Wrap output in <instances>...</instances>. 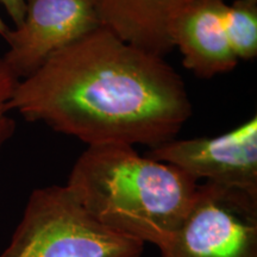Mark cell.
<instances>
[{
	"mask_svg": "<svg viewBox=\"0 0 257 257\" xmlns=\"http://www.w3.org/2000/svg\"><path fill=\"white\" fill-rule=\"evenodd\" d=\"M9 107L87 147L150 149L176 138L193 113L184 79L165 57L101 25L19 80Z\"/></svg>",
	"mask_w": 257,
	"mask_h": 257,
	"instance_id": "cell-1",
	"label": "cell"
},
{
	"mask_svg": "<svg viewBox=\"0 0 257 257\" xmlns=\"http://www.w3.org/2000/svg\"><path fill=\"white\" fill-rule=\"evenodd\" d=\"M198 185L175 166L117 143L88 146L66 186L96 220L160 249L187 216Z\"/></svg>",
	"mask_w": 257,
	"mask_h": 257,
	"instance_id": "cell-2",
	"label": "cell"
},
{
	"mask_svg": "<svg viewBox=\"0 0 257 257\" xmlns=\"http://www.w3.org/2000/svg\"><path fill=\"white\" fill-rule=\"evenodd\" d=\"M144 243L110 229L67 186L35 189L0 257H141Z\"/></svg>",
	"mask_w": 257,
	"mask_h": 257,
	"instance_id": "cell-3",
	"label": "cell"
},
{
	"mask_svg": "<svg viewBox=\"0 0 257 257\" xmlns=\"http://www.w3.org/2000/svg\"><path fill=\"white\" fill-rule=\"evenodd\" d=\"M161 257H257V194L199 184L191 210Z\"/></svg>",
	"mask_w": 257,
	"mask_h": 257,
	"instance_id": "cell-4",
	"label": "cell"
},
{
	"mask_svg": "<svg viewBox=\"0 0 257 257\" xmlns=\"http://www.w3.org/2000/svg\"><path fill=\"white\" fill-rule=\"evenodd\" d=\"M99 27L95 0H25L24 18L10 29L3 59L16 78L25 79L51 55Z\"/></svg>",
	"mask_w": 257,
	"mask_h": 257,
	"instance_id": "cell-5",
	"label": "cell"
},
{
	"mask_svg": "<svg viewBox=\"0 0 257 257\" xmlns=\"http://www.w3.org/2000/svg\"><path fill=\"white\" fill-rule=\"evenodd\" d=\"M146 156L175 166L198 182L257 194V117L219 136L174 138Z\"/></svg>",
	"mask_w": 257,
	"mask_h": 257,
	"instance_id": "cell-6",
	"label": "cell"
},
{
	"mask_svg": "<svg viewBox=\"0 0 257 257\" xmlns=\"http://www.w3.org/2000/svg\"><path fill=\"white\" fill-rule=\"evenodd\" d=\"M202 0H95L100 25L128 44L161 57L174 50L173 29Z\"/></svg>",
	"mask_w": 257,
	"mask_h": 257,
	"instance_id": "cell-7",
	"label": "cell"
},
{
	"mask_svg": "<svg viewBox=\"0 0 257 257\" xmlns=\"http://www.w3.org/2000/svg\"><path fill=\"white\" fill-rule=\"evenodd\" d=\"M225 0H202L189 9L173 29V44L185 68L201 79L233 70L238 59L224 29Z\"/></svg>",
	"mask_w": 257,
	"mask_h": 257,
	"instance_id": "cell-8",
	"label": "cell"
},
{
	"mask_svg": "<svg viewBox=\"0 0 257 257\" xmlns=\"http://www.w3.org/2000/svg\"><path fill=\"white\" fill-rule=\"evenodd\" d=\"M224 29L237 59H255L257 56V0H234L231 5H226Z\"/></svg>",
	"mask_w": 257,
	"mask_h": 257,
	"instance_id": "cell-9",
	"label": "cell"
},
{
	"mask_svg": "<svg viewBox=\"0 0 257 257\" xmlns=\"http://www.w3.org/2000/svg\"><path fill=\"white\" fill-rule=\"evenodd\" d=\"M18 82L19 80L10 70L3 55H0V155L17 128V123L10 115L9 104Z\"/></svg>",
	"mask_w": 257,
	"mask_h": 257,
	"instance_id": "cell-10",
	"label": "cell"
},
{
	"mask_svg": "<svg viewBox=\"0 0 257 257\" xmlns=\"http://www.w3.org/2000/svg\"><path fill=\"white\" fill-rule=\"evenodd\" d=\"M0 4L5 8L15 27H18L25 15V0H0Z\"/></svg>",
	"mask_w": 257,
	"mask_h": 257,
	"instance_id": "cell-11",
	"label": "cell"
},
{
	"mask_svg": "<svg viewBox=\"0 0 257 257\" xmlns=\"http://www.w3.org/2000/svg\"><path fill=\"white\" fill-rule=\"evenodd\" d=\"M9 31H10V28L5 24V22L3 21L2 17H0V36H2L5 40V37L8 36Z\"/></svg>",
	"mask_w": 257,
	"mask_h": 257,
	"instance_id": "cell-12",
	"label": "cell"
}]
</instances>
